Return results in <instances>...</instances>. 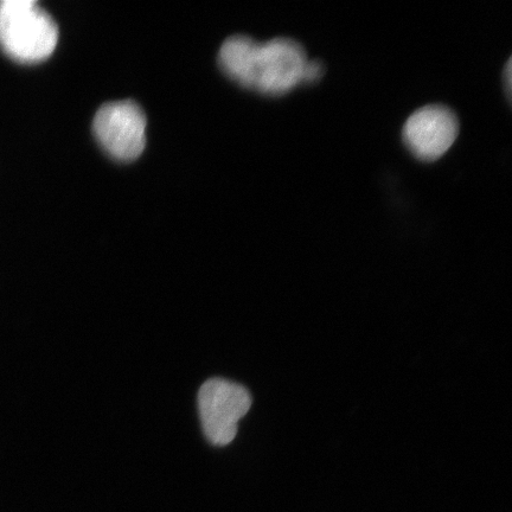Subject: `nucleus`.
Listing matches in <instances>:
<instances>
[{
    "label": "nucleus",
    "instance_id": "f257e3e1",
    "mask_svg": "<svg viewBox=\"0 0 512 512\" xmlns=\"http://www.w3.org/2000/svg\"><path fill=\"white\" fill-rule=\"evenodd\" d=\"M307 56L302 44L291 38L259 43L236 35L222 44L219 62L230 79L266 95H284L303 81Z\"/></svg>",
    "mask_w": 512,
    "mask_h": 512
},
{
    "label": "nucleus",
    "instance_id": "f03ea898",
    "mask_svg": "<svg viewBox=\"0 0 512 512\" xmlns=\"http://www.w3.org/2000/svg\"><path fill=\"white\" fill-rule=\"evenodd\" d=\"M59 42V28L35 0L0 2V47L21 63L47 60Z\"/></svg>",
    "mask_w": 512,
    "mask_h": 512
},
{
    "label": "nucleus",
    "instance_id": "7ed1b4c3",
    "mask_svg": "<svg viewBox=\"0 0 512 512\" xmlns=\"http://www.w3.org/2000/svg\"><path fill=\"white\" fill-rule=\"evenodd\" d=\"M252 407L248 390L223 379H211L198 392V412L210 444L227 446L238 434L239 421Z\"/></svg>",
    "mask_w": 512,
    "mask_h": 512
},
{
    "label": "nucleus",
    "instance_id": "20e7f679",
    "mask_svg": "<svg viewBox=\"0 0 512 512\" xmlns=\"http://www.w3.org/2000/svg\"><path fill=\"white\" fill-rule=\"evenodd\" d=\"M93 131L102 149L120 162L137 159L145 149V113L132 100L102 106L95 114Z\"/></svg>",
    "mask_w": 512,
    "mask_h": 512
},
{
    "label": "nucleus",
    "instance_id": "39448f33",
    "mask_svg": "<svg viewBox=\"0 0 512 512\" xmlns=\"http://www.w3.org/2000/svg\"><path fill=\"white\" fill-rule=\"evenodd\" d=\"M459 120L456 113L443 105H430L414 112L402 130L403 143L424 162L443 157L456 142Z\"/></svg>",
    "mask_w": 512,
    "mask_h": 512
},
{
    "label": "nucleus",
    "instance_id": "423d86ee",
    "mask_svg": "<svg viewBox=\"0 0 512 512\" xmlns=\"http://www.w3.org/2000/svg\"><path fill=\"white\" fill-rule=\"evenodd\" d=\"M324 72L325 67L322 62L318 60L307 61L304 69L302 83H305V85H310V83H316L323 78Z\"/></svg>",
    "mask_w": 512,
    "mask_h": 512
},
{
    "label": "nucleus",
    "instance_id": "0eeeda50",
    "mask_svg": "<svg viewBox=\"0 0 512 512\" xmlns=\"http://www.w3.org/2000/svg\"><path fill=\"white\" fill-rule=\"evenodd\" d=\"M505 81H507L508 98L511 94V60L508 61L507 68H505Z\"/></svg>",
    "mask_w": 512,
    "mask_h": 512
}]
</instances>
